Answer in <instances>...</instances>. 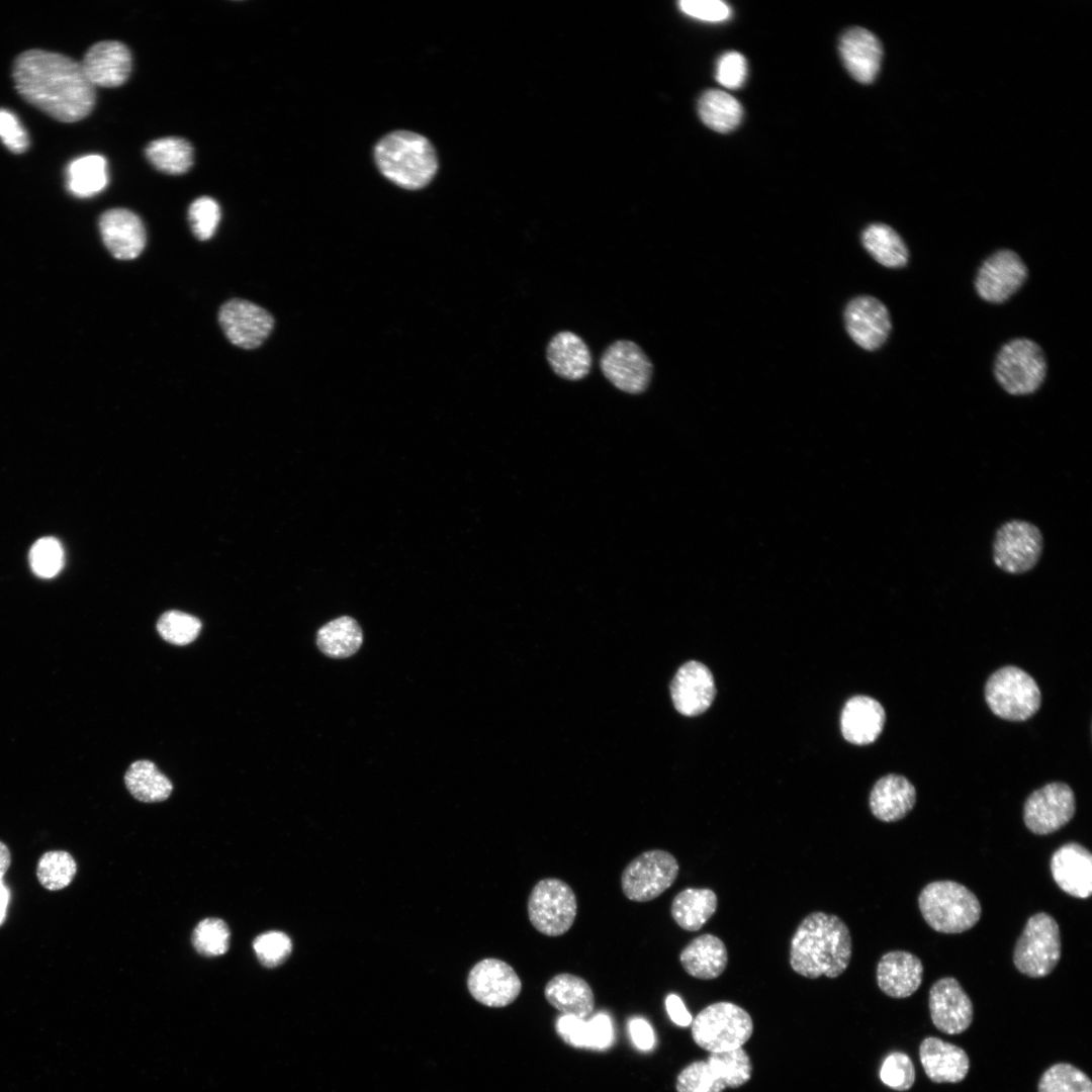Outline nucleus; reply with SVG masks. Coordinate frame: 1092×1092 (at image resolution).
Returning <instances> with one entry per match:
<instances>
[{
	"label": "nucleus",
	"instance_id": "obj_1",
	"mask_svg": "<svg viewBox=\"0 0 1092 1092\" xmlns=\"http://www.w3.org/2000/svg\"><path fill=\"white\" fill-rule=\"evenodd\" d=\"M12 76L28 103L63 122L86 117L95 105V87L75 60L42 50L20 54Z\"/></svg>",
	"mask_w": 1092,
	"mask_h": 1092
},
{
	"label": "nucleus",
	"instance_id": "obj_2",
	"mask_svg": "<svg viewBox=\"0 0 1092 1092\" xmlns=\"http://www.w3.org/2000/svg\"><path fill=\"white\" fill-rule=\"evenodd\" d=\"M852 954L849 928L835 914L815 911L797 926L790 943L793 971L809 979H833L847 969Z\"/></svg>",
	"mask_w": 1092,
	"mask_h": 1092
},
{
	"label": "nucleus",
	"instance_id": "obj_3",
	"mask_svg": "<svg viewBox=\"0 0 1092 1092\" xmlns=\"http://www.w3.org/2000/svg\"><path fill=\"white\" fill-rule=\"evenodd\" d=\"M374 159L385 178L410 190L428 185L438 169L431 143L408 130H396L383 136L374 148Z\"/></svg>",
	"mask_w": 1092,
	"mask_h": 1092
},
{
	"label": "nucleus",
	"instance_id": "obj_4",
	"mask_svg": "<svg viewBox=\"0 0 1092 1092\" xmlns=\"http://www.w3.org/2000/svg\"><path fill=\"white\" fill-rule=\"evenodd\" d=\"M922 917L935 931L947 934L971 929L981 917V904L966 886L954 881H935L919 894Z\"/></svg>",
	"mask_w": 1092,
	"mask_h": 1092
},
{
	"label": "nucleus",
	"instance_id": "obj_5",
	"mask_svg": "<svg viewBox=\"0 0 1092 1092\" xmlns=\"http://www.w3.org/2000/svg\"><path fill=\"white\" fill-rule=\"evenodd\" d=\"M752 1032L753 1021L749 1013L728 1001L708 1005L692 1020L695 1043L710 1053L741 1048Z\"/></svg>",
	"mask_w": 1092,
	"mask_h": 1092
},
{
	"label": "nucleus",
	"instance_id": "obj_6",
	"mask_svg": "<svg viewBox=\"0 0 1092 1092\" xmlns=\"http://www.w3.org/2000/svg\"><path fill=\"white\" fill-rule=\"evenodd\" d=\"M994 374L1000 386L1012 395L1035 392L1046 375V359L1034 341L1018 338L1006 343L998 352Z\"/></svg>",
	"mask_w": 1092,
	"mask_h": 1092
},
{
	"label": "nucleus",
	"instance_id": "obj_7",
	"mask_svg": "<svg viewBox=\"0 0 1092 1092\" xmlns=\"http://www.w3.org/2000/svg\"><path fill=\"white\" fill-rule=\"evenodd\" d=\"M985 699L996 716L1009 721H1024L1038 711L1041 694L1027 672L1016 666H1005L988 678Z\"/></svg>",
	"mask_w": 1092,
	"mask_h": 1092
},
{
	"label": "nucleus",
	"instance_id": "obj_8",
	"mask_svg": "<svg viewBox=\"0 0 1092 1092\" xmlns=\"http://www.w3.org/2000/svg\"><path fill=\"white\" fill-rule=\"evenodd\" d=\"M1061 959L1060 928L1050 914L1039 912L1028 918L1014 951L1015 968L1030 978L1051 974Z\"/></svg>",
	"mask_w": 1092,
	"mask_h": 1092
},
{
	"label": "nucleus",
	"instance_id": "obj_9",
	"mask_svg": "<svg viewBox=\"0 0 1092 1092\" xmlns=\"http://www.w3.org/2000/svg\"><path fill=\"white\" fill-rule=\"evenodd\" d=\"M528 917L533 927L547 936L567 932L576 917L577 902L571 887L562 880L539 881L528 899Z\"/></svg>",
	"mask_w": 1092,
	"mask_h": 1092
},
{
	"label": "nucleus",
	"instance_id": "obj_10",
	"mask_svg": "<svg viewBox=\"0 0 1092 1092\" xmlns=\"http://www.w3.org/2000/svg\"><path fill=\"white\" fill-rule=\"evenodd\" d=\"M1043 550L1037 526L1024 520H1010L996 531L992 556L994 564L1010 574H1023L1035 567Z\"/></svg>",
	"mask_w": 1092,
	"mask_h": 1092
},
{
	"label": "nucleus",
	"instance_id": "obj_11",
	"mask_svg": "<svg viewBox=\"0 0 1092 1092\" xmlns=\"http://www.w3.org/2000/svg\"><path fill=\"white\" fill-rule=\"evenodd\" d=\"M679 866L668 851L652 849L636 856L622 873L621 888L631 901L648 902L666 891L676 880Z\"/></svg>",
	"mask_w": 1092,
	"mask_h": 1092
},
{
	"label": "nucleus",
	"instance_id": "obj_12",
	"mask_svg": "<svg viewBox=\"0 0 1092 1092\" xmlns=\"http://www.w3.org/2000/svg\"><path fill=\"white\" fill-rule=\"evenodd\" d=\"M600 366L615 387L631 394L645 391L653 373L648 356L636 343L628 340L611 344L603 353Z\"/></svg>",
	"mask_w": 1092,
	"mask_h": 1092
},
{
	"label": "nucleus",
	"instance_id": "obj_13",
	"mask_svg": "<svg viewBox=\"0 0 1092 1092\" xmlns=\"http://www.w3.org/2000/svg\"><path fill=\"white\" fill-rule=\"evenodd\" d=\"M1076 810L1073 790L1064 783H1051L1034 791L1025 801L1023 820L1034 834L1058 831L1073 818Z\"/></svg>",
	"mask_w": 1092,
	"mask_h": 1092
},
{
	"label": "nucleus",
	"instance_id": "obj_14",
	"mask_svg": "<svg viewBox=\"0 0 1092 1092\" xmlns=\"http://www.w3.org/2000/svg\"><path fill=\"white\" fill-rule=\"evenodd\" d=\"M1027 274V267L1018 254L1008 249L999 250L980 266L975 288L982 299L1002 303L1023 285Z\"/></svg>",
	"mask_w": 1092,
	"mask_h": 1092
},
{
	"label": "nucleus",
	"instance_id": "obj_15",
	"mask_svg": "<svg viewBox=\"0 0 1092 1092\" xmlns=\"http://www.w3.org/2000/svg\"><path fill=\"white\" fill-rule=\"evenodd\" d=\"M467 987L477 1002L487 1007L502 1008L519 997L522 982L508 963L498 959H484L470 970Z\"/></svg>",
	"mask_w": 1092,
	"mask_h": 1092
},
{
	"label": "nucleus",
	"instance_id": "obj_16",
	"mask_svg": "<svg viewBox=\"0 0 1092 1092\" xmlns=\"http://www.w3.org/2000/svg\"><path fill=\"white\" fill-rule=\"evenodd\" d=\"M928 1007L933 1025L943 1033L961 1034L973 1022L972 1000L953 977H944L933 983L929 990Z\"/></svg>",
	"mask_w": 1092,
	"mask_h": 1092
},
{
	"label": "nucleus",
	"instance_id": "obj_17",
	"mask_svg": "<svg viewBox=\"0 0 1092 1092\" xmlns=\"http://www.w3.org/2000/svg\"><path fill=\"white\" fill-rule=\"evenodd\" d=\"M218 321L230 342L244 349L259 347L274 326V320L266 309L239 298L221 305Z\"/></svg>",
	"mask_w": 1092,
	"mask_h": 1092
},
{
	"label": "nucleus",
	"instance_id": "obj_18",
	"mask_svg": "<svg viewBox=\"0 0 1092 1092\" xmlns=\"http://www.w3.org/2000/svg\"><path fill=\"white\" fill-rule=\"evenodd\" d=\"M844 325L852 341L867 351L882 347L892 330L887 306L871 295L856 296L846 304Z\"/></svg>",
	"mask_w": 1092,
	"mask_h": 1092
},
{
	"label": "nucleus",
	"instance_id": "obj_19",
	"mask_svg": "<svg viewBox=\"0 0 1092 1092\" xmlns=\"http://www.w3.org/2000/svg\"><path fill=\"white\" fill-rule=\"evenodd\" d=\"M671 700L681 715L694 717L706 712L716 696L711 670L702 662L682 664L670 685Z\"/></svg>",
	"mask_w": 1092,
	"mask_h": 1092
},
{
	"label": "nucleus",
	"instance_id": "obj_20",
	"mask_svg": "<svg viewBox=\"0 0 1092 1092\" xmlns=\"http://www.w3.org/2000/svg\"><path fill=\"white\" fill-rule=\"evenodd\" d=\"M104 245L116 259L136 258L146 245V231L141 218L125 208H113L99 218Z\"/></svg>",
	"mask_w": 1092,
	"mask_h": 1092
},
{
	"label": "nucleus",
	"instance_id": "obj_21",
	"mask_svg": "<svg viewBox=\"0 0 1092 1092\" xmlns=\"http://www.w3.org/2000/svg\"><path fill=\"white\" fill-rule=\"evenodd\" d=\"M80 64L94 87L111 88L127 80L131 71V56L123 43L103 40L93 44Z\"/></svg>",
	"mask_w": 1092,
	"mask_h": 1092
},
{
	"label": "nucleus",
	"instance_id": "obj_22",
	"mask_svg": "<svg viewBox=\"0 0 1092 1092\" xmlns=\"http://www.w3.org/2000/svg\"><path fill=\"white\" fill-rule=\"evenodd\" d=\"M1051 872L1056 884L1072 897L1087 899L1092 893V855L1083 845L1069 842L1052 855Z\"/></svg>",
	"mask_w": 1092,
	"mask_h": 1092
},
{
	"label": "nucleus",
	"instance_id": "obj_23",
	"mask_svg": "<svg viewBox=\"0 0 1092 1092\" xmlns=\"http://www.w3.org/2000/svg\"><path fill=\"white\" fill-rule=\"evenodd\" d=\"M919 1059L933 1083H959L969 1073L970 1059L964 1049L939 1037L927 1036L919 1044Z\"/></svg>",
	"mask_w": 1092,
	"mask_h": 1092
},
{
	"label": "nucleus",
	"instance_id": "obj_24",
	"mask_svg": "<svg viewBox=\"0 0 1092 1092\" xmlns=\"http://www.w3.org/2000/svg\"><path fill=\"white\" fill-rule=\"evenodd\" d=\"M839 53L853 79L863 84L875 80L881 67L883 50L874 33L862 27L847 29L840 38Z\"/></svg>",
	"mask_w": 1092,
	"mask_h": 1092
},
{
	"label": "nucleus",
	"instance_id": "obj_25",
	"mask_svg": "<svg viewBox=\"0 0 1092 1092\" xmlns=\"http://www.w3.org/2000/svg\"><path fill=\"white\" fill-rule=\"evenodd\" d=\"M876 977L880 990L887 996L907 998L914 994L922 983L923 965L909 951L892 950L881 957Z\"/></svg>",
	"mask_w": 1092,
	"mask_h": 1092
},
{
	"label": "nucleus",
	"instance_id": "obj_26",
	"mask_svg": "<svg viewBox=\"0 0 1092 1092\" xmlns=\"http://www.w3.org/2000/svg\"><path fill=\"white\" fill-rule=\"evenodd\" d=\"M886 720L883 706L868 696H854L844 705L841 717V733L852 744L873 743L882 733Z\"/></svg>",
	"mask_w": 1092,
	"mask_h": 1092
},
{
	"label": "nucleus",
	"instance_id": "obj_27",
	"mask_svg": "<svg viewBox=\"0 0 1092 1092\" xmlns=\"http://www.w3.org/2000/svg\"><path fill=\"white\" fill-rule=\"evenodd\" d=\"M916 790L903 776L887 775L874 785L869 806L872 814L883 822H896L914 807Z\"/></svg>",
	"mask_w": 1092,
	"mask_h": 1092
},
{
	"label": "nucleus",
	"instance_id": "obj_28",
	"mask_svg": "<svg viewBox=\"0 0 1092 1092\" xmlns=\"http://www.w3.org/2000/svg\"><path fill=\"white\" fill-rule=\"evenodd\" d=\"M546 358L554 373L566 380H580L590 371L592 355L585 342L576 334L562 331L548 343Z\"/></svg>",
	"mask_w": 1092,
	"mask_h": 1092
},
{
	"label": "nucleus",
	"instance_id": "obj_29",
	"mask_svg": "<svg viewBox=\"0 0 1092 1092\" xmlns=\"http://www.w3.org/2000/svg\"><path fill=\"white\" fill-rule=\"evenodd\" d=\"M686 973L700 980L716 979L728 964V951L718 936L705 933L691 940L679 953Z\"/></svg>",
	"mask_w": 1092,
	"mask_h": 1092
},
{
	"label": "nucleus",
	"instance_id": "obj_30",
	"mask_svg": "<svg viewBox=\"0 0 1092 1092\" xmlns=\"http://www.w3.org/2000/svg\"><path fill=\"white\" fill-rule=\"evenodd\" d=\"M544 996L558 1011L581 1019L595 1008V995L588 983L568 973L552 977L544 988Z\"/></svg>",
	"mask_w": 1092,
	"mask_h": 1092
},
{
	"label": "nucleus",
	"instance_id": "obj_31",
	"mask_svg": "<svg viewBox=\"0 0 1092 1092\" xmlns=\"http://www.w3.org/2000/svg\"><path fill=\"white\" fill-rule=\"evenodd\" d=\"M718 906L716 893L708 888H687L675 895L670 913L675 923L687 931H697L714 915Z\"/></svg>",
	"mask_w": 1092,
	"mask_h": 1092
},
{
	"label": "nucleus",
	"instance_id": "obj_32",
	"mask_svg": "<svg viewBox=\"0 0 1092 1092\" xmlns=\"http://www.w3.org/2000/svg\"><path fill=\"white\" fill-rule=\"evenodd\" d=\"M868 253L881 265L902 268L909 260L908 248L900 235L885 223H872L861 234Z\"/></svg>",
	"mask_w": 1092,
	"mask_h": 1092
},
{
	"label": "nucleus",
	"instance_id": "obj_33",
	"mask_svg": "<svg viewBox=\"0 0 1092 1092\" xmlns=\"http://www.w3.org/2000/svg\"><path fill=\"white\" fill-rule=\"evenodd\" d=\"M363 642L361 627L355 619L342 616L318 629L316 644L320 650L333 658H346L355 654Z\"/></svg>",
	"mask_w": 1092,
	"mask_h": 1092
},
{
	"label": "nucleus",
	"instance_id": "obj_34",
	"mask_svg": "<svg viewBox=\"0 0 1092 1092\" xmlns=\"http://www.w3.org/2000/svg\"><path fill=\"white\" fill-rule=\"evenodd\" d=\"M69 191L80 198L101 192L108 183L107 162L100 155H86L73 160L66 171Z\"/></svg>",
	"mask_w": 1092,
	"mask_h": 1092
},
{
	"label": "nucleus",
	"instance_id": "obj_35",
	"mask_svg": "<svg viewBox=\"0 0 1092 1092\" xmlns=\"http://www.w3.org/2000/svg\"><path fill=\"white\" fill-rule=\"evenodd\" d=\"M698 112L702 121L718 132L733 130L743 116L739 101L720 89H710L703 93L698 102Z\"/></svg>",
	"mask_w": 1092,
	"mask_h": 1092
},
{
	"label": "nucleus",
	"instance_id": "obj_36",
	"mask_svg": "<svg viewBox=\"0 0 1092 1092\" xmlns=\"http://www.w3.org/2000/svg\"><path fill=\"white\" fill-rule=\"evenodd\" d=\"M124 782L129 793L139 801L161 802L172 793L171 781L150 760H136L125 772Z\"/></svg>",
	"mask_w": 1092,
	"mask_h": 1092
},
{
	"label": "nucleus",
	"instance_id": "obj_37",
	"mask_svg": "<svg viewBox=\"0 0 1092 1092\" xmlns=\"http://www.w3.org/2000/svg\"><path fill=\"white\" fill-rule=\"evenodd\" d=\"M146 156L158 170L172 175L187 172L193 164V149L182 138L155 140L148 145Z\"/></svg>",
	"mask_w": 1092,
	"mask_h": 1092
},
{
	"label": "nucleus",
	"instance_id": "obj_38",
	"mask_svg": "<svg viewBox=\"0 0 1092 1092\" xmlns=\"http://www.w3.org/2000/svg\"><path fill=\"white\" fill-rule=\"evenodd\" d=\"M77 873L75 858L65 850L44 852L36 866L39 884L50 891L62 890L69 886Z\"/></svg>",
	"mask_w": 1092,
	"mask_h": 1092
},
{
	"label": "nucleus",
	"instance_id": "obj_39",
	"mask_svg": "<svg viewBox=\"0 0 1092 1092\" xmlns=\"http://www.w3.org/2000/svg\"><path fill=\"white\" fill-rule=\"evenodd\" d=\"M706 1061L724 1082L726 1088H738L751 1078L752 1064L748 1054L742 1046L730 1051L710 1053Z\"/></svg>",
	"mask_w": 1092,
	"mask_h": 1092
},
{
	"label": "nucleus",
	"instance_id": "obj_40",
	"mask_svg": "<svg viewBox=\"0 0 1092 1092\" xmlns=\"http://www.w3.org/2000/svg\"><path fill=\"white\" fill-rule=\"evenodd\" d=\"M1037 1092H1092L1089 1076L1070 1063H1056L1040 1076Z\"/></svg>",
	"mask_w": 1092,
	"mask_h": 1092
},
{
	"label": "nucleus",
	"instance_id": "obj_41",
	"mask_svg": "<svg viewBox=\"0 0 1092 1092\" xmlns=\"http://www.w3.org/2000/svg\"><path fill=\"white\" fill-rule=\"evenodd\" d=\"M231 932L226 923L218 918H205L193 930L192 943L198 953L217 957L228 951Z\"/></svg>",
	"mask_w": 1092,
	"mask_h": 1092
},
{
	"label": "nucleus",
	"instance_id": "obj_42",
	"mask_svg": "<svg viewBox=\"0 0 1092 1092\" xmlns=\"http://www.w3.org/2000/svg\"><path fill=\"white\" fill-rule=\"evenodd\" d=\"M157 630L167 642L182 646L197 638L201 630V622L192 615L180 611H168L158 620Z\"/></svg>",
	"mask_w": 1092,
	"mask_h": 1092
},
{
	"label": "nucleus",
	"instance_id": "obj_43",
	"mask_svg": "<svg viewBox=\"0 0 1092 1092\" xmlns=\"http://www.w3.org/2000/svg\"><path fill=\"white\" fill-rule=\"evenodd\" d=\"M724 1082L707 1061H696L685 1067L676 1077V1092H722Z\"/></svg>",
	"mask_w": 1092,
	"mask_h": 1092
},
{
	"label": "nucleus",
	"instance_id": "obj_44",
	"mask_svg": "<svg viewBox=\"0 0 1092 1092\" xmlns=\"http://www.w3.org/2000/svg\"><path fill=\"white\" fill-rule=\"evenodd\" d=\"M29 563L36 575L43 578L55 576L64 564V550L61 543L53 537L37 540L29 551Z\"/></svg>",
	"mask_w": 1092,
	"mask_h": 1092
},
{
	"label": "nucleus",
	"instance_id": "obj_45",
	"mask_svg": "<svg viewBox=\"0 0 1092 1092\" xmlns=\"http://www.w3.org/2000/svg\"><path fill=\"white\" fill-rule=\"evenodd\" d=\"M880 1079L893 1090L899 1092L909 1090L916 1079L912 1060L903 1052L890 1053L882 1063Z\"/></svg>",
	"mask_w": 1092,
	"mask_h": 1092
},
{
	"label": "nucleus",
	"instance_id": "obj_46",
	"mask_svg": "<svg viewBox=\"0 0 1092 1092\" xmlns=\"http://www.w3.org/2000/svg\"><path fill=\"white\" fill-rule=\"evenodd\" d=\"M253 949L259 962L267 968H275L286 961L292 950L288 935L281 931H268L253 941Z\"/></svg>",
	"mask_w": 1092,
	"mask_h": 1092
},
{
	"label": "nucleus",
	"instance_id": "obj_47",
	"mask_svg": "<svg viewBox=\"0 0 1092 1092\" xmlns=\"http://www.w3.org/2000/svg\"><path fill=\"white\" fill-rule=\"evenodd\" d=\"M189 222L193 234L200 241L210 239L220 219L217 202L208 196L195 199L188 210Z\"/></svg>",
	"mask_w": 1092,
	"mask_h": 1092
},
{
	"label": "nucleus",
	"instance_id": "obj_48",
	"mask_svg": "<svg viewBox=\"0 0 1092 1092\" xmlns=\"http://www.w3.org/2000/svg\"><path fill=\"white\" fill-rule=\"evenodd\" d=\"M557 1032L567 1043L575 1048H595V1032L592 1021H584L573 1015L564 1014L557 1021Z\"/></svg>",
	"mask_w": 1092,
	"mask_h": 1092
},
{
	"label": "nucleus",
	"instance_id": "obj_49",
	"mask_svg": "<svg viewBox=\"0 0 1092 1092\" xmlns=\"http://www.w3.org/2000/svg\"><path fill=\"white\" fill-rule=\"evenodd\" d=\"M746 75L747 63L740 53L727 52L719 58L716 65V80L723 87L728 89L741 87Z\"/></svg>",
	"mask_w": 1092,
	"mask_h": 1092
},
{
	"label": "nucleus",
	"instance_id": "obj_50",
	"mask_svg": "<svg viewBox=\"0 0 1092 1092\" xmlns=\"http://www.w3.org/2000/svg\"><path fill=\"white\" fill-rule=\"evenodd\" d=\"M0 140L15 154L23 153L29 145L27 132L18 117L4 108H0Z\"/></svg>",
	"mask_w": 1092,
	"mask_h": 1092
},
{
	"label": "nucleus",
	"instance_id": "obj_51",
	"mask_svg": "<svg viewBox=\"0 0 1092 1092\" xmlns=\"http://www.w3.org/2000/svg\"><path fill=\"white\" fill-rule=\"evenodd\" d=\"M678 6L687 15L703 21L720 22L731 15L728 4L720 0H682Z\"/></svg>",
	"mask_w": 1092,
	"mask_h": 1092
},
{
	"label": "nucleus",
	"instance_id": "obj_52",
	"mask_svg": "<svg viewBox=\"0 0 1092 1092\" xmlns=\"http://www.w3.org/2000/svg\"><path fill=\"white\" fill-rule=\"evenodd\" d=\"M629 1030L632 1040L638 1049L649 1051L653 1048L655 1037L648 1021L643 1018H633L629 1023Z\"/></svg>",
	"mask_w": 1092,
	"mask_h": 1092
},
{
	"label": "nucleus",
	"instance_id": "obj_53",
	"mask_svg": "<svg viewBox=\"0 0 1092 1092\" xmlns=\"http://www.w3.org/2000/svg\"><path fill=\"white\" fill-rule=\"evenodd\" d=\"M665 1007L671 1021L676 1025L687 1027L692 1023V1015L677 995L669 994L665 999Z\"/></svg>",
	"mask_w": 1092,
	"mask_h": 1092
},
{
	"label": "nucleus",
	"instance_id": "obj_54",
	"mask_svg": "<svg viewBox=\"0 0 1092 1092\" xmlns=\"http://www.w3.org/2000/svg\"><path fill=\"white\" fill-rule=\"evenodd\" d=\"M9 903V890L0 879V925L3 923L6 917V911Z\"/></svg>",
	"mask_w": 1092,
	"mask_h": 1092
},
{
	"label": "nucleus",
	"instance_id": "obj_55",
	"mask_svg": "<svg viewBox=\"0 0 1092 1092\" xmlns=\"http://www.w3.org/2000/svg\"><path fill=\"white\" fill-rule=\"evenodd\" d=\"M11 863V853L8 846L0 841V879H3Z\"/></svg>",
	"mask_w": 1092,
	"mask_h": 1092
}]
</instances>
